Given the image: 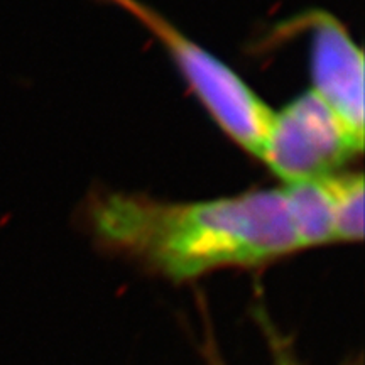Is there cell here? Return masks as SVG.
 I'll list each match as a JSON object with an SVG mask.
<instances>
[{"mask_svg":"<svg viewBox=\"0 0 365 365\" xmlns=\"http://www.w3.org/2000/svg\"><path fill=\"white\" fill-rule=\"evenodd\" d=\"M362 150V137L308 90L274 113L261 161L291 185L336 175Z\"/></svg>","mask_w":365,"mask_h":365,"instance_id":"3","label":"cell"},{"mask_svg":"<svg viewBox=\"0 0 365 365\" xmlns=\"http://www.w3.org/2000/svg\"><path fill=\"white\" fill-rule=\"evenodd\" d=\"M333 232L335 242L349 244L364 239V176L362 173L331 175Z\"/></svg>","mask_w":365,"mask_h":365,"instance_id":"6","label":"cell"},{"mask_svg":"<svg viewBox=\"0 0 365 365\" xmlns=\"http://www.w3.org/2000/svg\"><path fill=\"white\" fill-rule=\"evenodd\" d=\"M83 220L107 252L173 281L262 266L301 250L282 188L191 203L95 191Z\"/></svg>","mask_w":365,"mask_h":365,"instance_id":"1","label":"cell"},{"mask_svg":"<svg viewBox=\"0 0 365 365\" xmlns=\"http://www.w3.org/2000/svg\"><path fill=\"white\" fill-rule=\"evenodd\" d=\"M331 176L282 185L301 249L335 244Z\"/></svg>","mask_w":365,"mask_h":365,"instance_id":"5","label":"cell"},{"mask_svg":"<svg viewBox=\"0 0 365 365\" xmlns=\"http://www.w3.org/2000/svg\"><path fill=\"white\" fill-rule=\"evenodd\" d=\"M105 2L129 14L148 29L166 49L220 129L254 158H262L276 112L230 66L181 33L170 19L143 0Z\"/></svg>","mask_w":365,"mask_h":365,"instance_id":"2","label":"cell"},{"mask_svg":"<svg viewBox=\"0 0 365 365\" xmlns=\"http://www.w3.org/2000/svg\"><path fill=\"white\" fill-rule=\"evenodd\" d=\"M312 34L313 91L364 139V53L344 22L327 11L294 17Z\"/></svg>","mask_w":365,"mask_h":365,"instance_id":"4","label":"cell"}]
</instances>
